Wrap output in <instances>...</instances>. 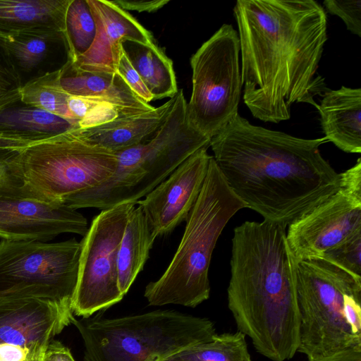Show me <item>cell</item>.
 Returning <instances> with one entry per match:
<instances>
[{"instance_id": "74e56055", "label": "cell", "mask_w": 361, "mask_h": 361, "mask_svg": "<svg viewBox=\"0 0 361 361\" xmlns=\"http://www.w3.org/2000/svg\"><path fill=\"white\" fill-rule=\"evenodd\" d=\"M42 355H37V356L32 357V358H29L25 361H42Z\"/></svg>"}, {"instance_id": "5b68a950", "label": "cell", "mask_w": 361, "mask_h": 361, "mask_svg": "<svg viewBox=\"0 0 361 361\" xmlns=\"http://www.w3.org/2000/svg\"><path fill=\"white\" fill-rule=\"evenodd\" d=\"M211 138L190 123L187 101L182 91L174 95L173 106L160 126L145 140L117 152L114 173L100 185L63 200L78 209H106L145 197L185 159L202 148L210 147Z\"/></svg>"}, {"instance_id": "e0dca14e", "label": "cell", "mask_w": 361, "mask_h": 361, "mask_svg": "<svg viewBox=\"0 0 361 361\" xmlns=\"http://www.w3.org/2000/svg\"><path fill=\"white\" fill-rule=\"evenodd\" d=\"M0 46L21 87L32 80L61 70L70 60L66 32L54 27L0 30Z\"/></svg>"}, {"instance_id": "4dcf8cb0", "label": "cell", "mask_w": 361, "mask_h": 361, "mask_svg": "<svg viewBox=\"0 0 361 361\" xmlns=\"http://www.w3.org/2000/svg\"><path fill=\"white\" fill-rule=\"evenodd\" d=\"M323 4L329 13L343 20L348 30L361 37V0H325Z\"/></svg>"}, {"instance_id": "7c38bea8", "label": "cell", "mask_w": 361, "mask_h": 361, "mask_svg": "<svg viewBox=\"0 0 361 361\" xmlns=\"http://www.w3.org/2000/svg\"><path fill=\"white\" fill-rule=\"evenodd\" d=\"M361 231V159L341 173L338 190L288 226L290 255L303 259L321 255Z\"/></svg>"}, {"instance_id": "d6a6232c", "label": "cell", "mask_w": 361, "mask_h": 361, "mask_svg": "<svg viewBox=\"0 0 361 361\" xmlns=\"http://www.w3.org/2000/svg\"><path fill=\"white\" fill-rule=\"evenodd\" d=\"M21 84L0 46V103L20 94Z\"/></svg>"}, {"instance_id": "52a82bcc", "label": "cell", "mask_w": 361, "mask_h": 361, "mask_svg": "<svg viewBox=\"0 0 361 361\" xmlns=\"http://www.w3.org/2000/svg\"><path fill=\"white\" fill-rule=\"evenodd\" d=\"M104 311L71 320L84 343V361H163L216 334L208 318L171 310L114 319L103 317Z\"/></svg>"}, {"instance_id": "9a60e30c", "label": "cell", "mask_w": 361, "mask_h": 361, "mask_svg": "<svg viewBox=\"0 0 361 361\" xmlns=\"http://www.w3.org/2000/svg\"><path fill=\"white\" fill-rule=\"evenodd\" d=\"M73 317L71 306L49 300H0V345L43 353Z\"/></svg>"}, {"instance_id": "83f0119b", "label": "cell", "mask_w": 361, "mask_h": 361, "mask_svg": "<svg viewBox=\"0 0 361 361\" xmlns=\"http://www.w3.org/2000/svg\"><path fill=\"white\" fill-rule=\"evenodd\" d=\"M21 150L0 148V195L44 199L33 192L25 182L20 163Z\"/></svg>"}, {"instance_id": "ba28073f", "label": "cell", "mask_w": 361, "mask_h": 361, "mask_svg": "<svg viewBox=\"0 0 361 361\" xmlns=\"http://www.w3.org/2000/svg\"><path fill=\"white\" fill-rule=\"evenodd\" d=\"M20 163L33 192L63 202L107 180L116 169L118 157L82 140L72 129L23 149Z\"/></svg>"}, {"instance_id": "44dd1931", "label": "cell", "mask_w": 361, "mask_h": 361, "mask_svg": "<svg viewBox=\"0 0 361 361\" xmlns=\"http://www.w3.org/2000/svg\"><path fill=\"white\" fill-rule=\"evenodd\" d=\"M78 128L69 120L26 104L20 94L0 103V137L35 143Z\"/></svg>"}, {"instance_id": "d6986e66", "label": "cell", "mask_w": 361, "mask_h": 361, "mask_svg": "<svg viewBox=\"0 0 361 361\" xmlns=\"http://www.w3.org/2000/svg\"><path fill=\"white\" fill-rule=\"evenodd\" d=\"M60 82L68 94L102 99L116 107L125 116L154 109L135 94L117 73L85 72L76 69L68 61L61 70Z\"/></svg>"}, {"instance_id": "4316f807", "label": "cell", "mask_w": 361, "mask_h": 361, "mask_svg": "<svg viewBox=\"0 0 361 361\" xmlns=\"http://www.w3.org/2000/svg\"><path fill=\"white\" fill-rule=\"evenodd\" d=\"M66 35L70 60L85 54L96 35V23L87 0H71L66 14Z\"/></svg>"}, {"instance_id": "6da1fadb", "label": "cell", "mask_w": 361, "mask_h": 361, "mask_svg": "<svg viewBox=\"0 0 361 361\" xmlns=\"http://www.w3.org/2000/svg\"><path fill=\"white\" fill-rule=\"evenodd\" d=\"M241 53L243 102L264 122L290 118L295 103L318 105L326 90L317 75L327 16L313 0H238L233 8Z\"/></svg>"}, {"instance_id": "2e32d148", "label": "cell", "mask_w": 361, "mask_h": 361, "mask_svg": "<svg viewBox=\"0 0 361 361\" xmlns=\"http://www.w3.org/2000/svg\"><path fill=\"white\" fill-rule=\"evenodd\" d=\"M96 23V35L91 47L71 65L78 70L100 73H116L125 40L154 42L146 30L130 13L111 1L87 0Z\"/></svg>"}, {"instance_id": "4fadbf2b", "label": "cell", "mask_w": 361, "mask_h": 361, "mask_svg": "<svg viewBox=\"0 0 361 361\" xmlns=\"http://www.w3.org/2000/svg\"><path fill=\"white\" fill-rule=\"evenodd\" d=\"M88 229L87 219L62 202L0 195V238L4 240L44 242L64 233L84 236Z\"/></svg>"}, {"instance_id": "8fae6325", "label": "cell", "mask_w": 361, "mask_h": 361, "mask_svg": "<svg viewBox=\"0 0 361 361\" xmlns=\"http://www.w3.org/2000/svg\"><path fill=\"white\" fill-rule=\"evenodd\" d=\"M135 203L103 209L92 220L81 243L73 314L89 317L121 301L118 284V254Z\"/></svg>"}, {"instance_id": "e575fe53", "label": "cell", "mask_w": 361, "mask_h": 361, "mask_svg": "<svg viewBox=\"0 0 361 361\" xmlns=\"http://www.w3.org/2000/svg\"><path fill=\"white\" fill-rule=\"evenodd\" d=\"M42 361H75L69 348L60 341L51 340L46 347Z\"/></svg>"}, {"instance_id": "cb8c5ba5", "label": "cell", "mask_w": 361, "mask_h": 361, "mask_svg": "<svg viewBox=\"0 0 361 361\" xmlns=\"http://www.w3.org/2000/svg\"><path fill=\"white\" fill-rule=\"evenodd\" d=\"M71 0H0V30L49 26L66 32Z\"/></svg>"}, {"instance_id": "8992f818", "label": "cell", "mask_w": 361, "mask_h": 361, "mask_svg": "<svg viewBox=\"0 0 361 361\" xmlns=\"http://www.w3.org/2000/svg\"><path fill=\"white\" fill-rule=\"evenodd\" d=\"M289 256L300 314L298 352L309 359L361 346V279L320 257Z\"/></svg>"}, {"instance_id": "1f68e13d", "label": "cell", "mask_w": 361, "mask_h": 361, "mask_svg": "<svg viewBox=\"0 0 361 361\" xmlns=\"http://www.w3.org/2000/svg\"><path fill=\"white\" fill-rule=\"evenodd\" d=\"M116 72L141 99L147 104L154 100L152 95L146 87L137 72L131 65L122 49Z\"/></svg>"}, {"instance_id": "ffe728a7", "label": "cell", "mask_w": 361, "mask_h": 361, "mask_svg": "<svg viewBox=\"0 0 361 361\" xmlns=\"http://www.w3.org/2000/svg\"><path fill=\"white\" fill-rule=\"evenodd\" d=\"M173 102L172 97L152 111L120 116L94 126L74 128L73 131L90 144L117 153L137 145L149 137L164 121Z\"/></svg>"}, {"instance_id": "7402d4cb", "label": "cell", "mask_w": 361, "mask_h": 361, "mask_svg": "<svg viewBox=\"0 0 361 361\" xmlns=\"http://www.w3.org/2000/svg\"><path fill=\"white\" fill-rule=\"evenodd\" d=\"M121 49L153 99L171 98L177 93L173 62L155 42L125 40Z\"/></svg>"}, {"instance_id": "603a6c76", "label": "cell", "mask_w": 361, "mask_h": 361, "mask_svg": "<svg viewBox=\"0 0 361 361\" xmlns=\"http://www.w3.org/2000/svg\"><path fill=\"white\" fill-rule=\"evenodd\" d=\"M156 239L141 207L130 213L118 254V284L124 296L149 257Z\"/></svg>"}, {"instance_id": "f1b7e54d", "label": "cell", "mask_w": 361, "mask_h": 361, "mask_svg": "<svg viewBox=\"0 0 361 361\" xmlns=\"http://www.w3.org/2000/svg\"><path fill=\"white\" fill-rule=\"evenodd\" d=\"M68 106L78 121L79 128L94 126L125 116L110 103L96 98L70 94Z\"/></svg>"}, {"instance_id": "3957f363", "label": "cell", "mask_w": 361, "mask_h": 361, "mask_svg": "<svg viewBox=\"0 0 361 361\" xmlns=\"http://www.w3.org/2000/svg\"><path fill=\"white\" fill-rule=\"evenodd\" d=\"M286 228L267 220L245 221L232 238L228 307L238 331L272 361L291 359L300 343Z\"/></svg>"}, {"instance_id": "836d02e7", "label": "cell", "mask_w": 361, "mask_h": 361, "mask_svg": "<svg viewBox=\"0 0 361 361\" xmlns=\"http://www.w3.org/2000/svg\"><path fill=\"white\" fill-rule=\"evenodd\" d=\"M112 3L124 11L154 12L169 2V0H114Z\"/></svg>"}, {"instance_id": "484cf974", "label": "cell", "mask_w": 361, "mask_h": 361, "mask_svg": "<svg viewBox=\"0 0 361 361\" xmlns=\"http://www.w3.org/2000/svg\"><path fill=\"white\" fill-rule=\"evenodd\" d=\"M61 70L23 85L20 89V99L27 105L64 118L78 126L68 106L70 94L61 85Z\"/></svg>"}, {"instance_id": "277c9868", "label": "cell", "mask_w": 361, "mask_h": 361, "mask_svg": "<svg viewBox=\"0 0 361 361\" xmlns=\"http://www.w3.org/2000/svg\"><path fill=\"white\" fill-rule=\"evenodd\" d=\"M245 204L232 192L213 157L178 249L162 276L145 287L151 306L195 307L209 298V268L217 240Z\"/></svg>"}, {"instance_id": "d4e9b609", "label": "cell", "mask_w": 361, "mask_h": 361, "mask_svg": "<svg viewBox=\"0 0 361 361\" xmlns=\"http://www.w3.org/2000/svg\"><path fill=\"white\" fill-rule=\"evenodd\" d=\"M245 335L216 334L212 340L186 348L163 361H252Z\"/></svg>"}, {"instance_id": "7a4b0ae2", "label": "cell", "mask_w": 361, "mask_h": 361, "mask_svg": "<svg viewBox=\"0 0 361 361\" xmlns=\"http://www.w3.org/2000/svg\"><path fill=\"white\" fill-rule=\"evenodd\" d=\"M327 142L254 126L237 114L210 147L228 186L245 207L287 227L340 187L341 173L319 149Z\"/></svg>"}, {"instance_id": "d590c367", "label": "cell", "mask_w": 361, "mask_h": 361, "mask_svg": "<svg viewBox=\"0 0 361 361\" xmlns=\"http://www.w3.org/2000/svg\"><path fill=\"white\" fill-rule=\"evenodd\" d=\"M308 361H361V346L345 349L333 354L309 358Z\"/></svg>"}, {"instance_id": "8d00e7d4", "label": "cell", "mask_w": 361, "mask_h": 361, "mask_svg": "<svg viewBox=\"0 0 361 361\" xmlns=\"http://www.w3.org/2000/svg\"><path fill=\"white\" fill-rule=\"evenodd\" d=\"M32 144L23 140L0 137V148L23 149Z\"/></svg>"}, {"instance_id": "ac0fdd59", "label": "cell", "mask_w": 361, "mask_h": 361, "mask_svg": "<svg viewBox=\"0 0 361 361\" xmlns=\"http://www.w3.org/2000/svg\"><path fill=\"white\" fill-rule=\"evenodd\" d=\"M317 109L328 142L348 153L361 152V89L326 90Z\"/></svg>"}, {"instance_id": "9c48e42d", "label": "cell", "mask_w": 361, "mask_h": 361, "mask_svg": "<svg viewBox=\"0 0 361 361\" xmlns=\"http://www.w3.org/2000/svg\"><path fill=\"white\" fill-rule=\"evenodd\" d=\"M81 243L0 241V300L39 298L71 306L77 288Z\"/></svg>"}, {"instance_id": "f546056e", "label": "cell", "mask_w": 361, "mask_h": 361, "mask_svg": "<svg viewBox=\"0 0 361 361\" xmlns=\"http://www.w3.org/2000/svg\"><path fill=\"white\" fill-rule=\"evenodd\" d=\"M315 257H320L353 276L361 279V231Z\"/></svg>"}, {"instance_id": "5bb4252c", "label": "cell", "mask_w": 361, "mask_h": 361, "mask_svg": "<svg viewBox=\"0 0 361 361\" xmlns=\"http://www.w3.org/2000/svg\"><path fill=\"white\" fill-rule=\"evenodd\" d=\"M202 148L180 164L136 204L141 207L155 237L167 235L186 221L196 202L212 156Z\"/></svg>"}, {"instance_id": "30bf717a", "label": "cell", "mask_w": 361, "mask_h": 361, "mask_svg": "<svg viewBox=\"0 0 361 361\" xmlns=\"http://www.w3.org/2000/svg\"><path fill=\"white\" fill-rule=\"evenodd\" d=\"M240 51L237 31L233 25L224 24L190 58L188 118L211 139L238 114L243 87Z\"/></svg>"}]
</instances>
